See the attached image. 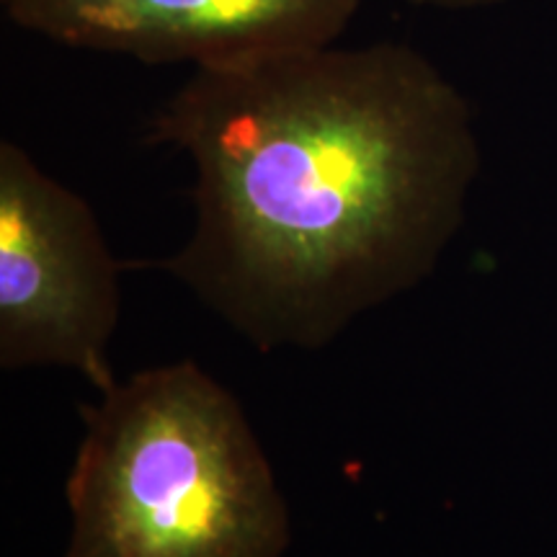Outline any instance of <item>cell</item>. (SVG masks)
<instances>
[{
  "label": "cell",
  "instance_id": "cell-1",
  "mask_svg": "<svg viewBox=\"0 0 557 557\" xmlns=\"http://www.w3.org/2000/svg\"><path fill=\"white\" fill-rule=\"evenodd\" d=\"M194 169V230L143 267L261 351L329 346L434 269L475 173L470 109L400 41L194 67L150 124Z\"/></svg>",
  "mask_w": 557,
  "mask_h": 557
},
{
  "label": "cell",
  "instance_id": "cell-2",
  "mask_svg": "<svg viewBox=\"0 0 557 557\" xmlns=\"http://www.w3.org/2000/svg\"><path fill=\"white\" fill-rule=\"evenodd\" d=\"M65 557H282L289 511L240 403L194 361L83 408Z\"/></svg>",
  "mask_w": 557,
  "mask_h": 557
},
{
  "label": "cell",
  "instance_id": "cell-3",
  "mask_svg": "<svg viewBox=\"0 0 557 557\" xmlns=\"http://www.w3.org/2000/svg\"><path fill=\"white\" fill-rule=\"evenodd\" d=\"M88 201L0 143V367H67L99 393L116 385L107 348L120 274Z\"/></svg>",
  "mask_w": 557,
  "mask_h": 557
},
{
  "label": "cell",
  "instance_id": "cell-4",
  "mask_svg": "<svg viewBox=\"0 0 557 557\" xmlns=\"http://www.w3.org/2000/svg\"><path fill=\"white\" fill-rule=\"evenodd\" d=\"M24 32L145 65H233L331 45L361 0H0Z\"/></svg>",
  "mask_w": 557,
  "mask_h": 557
},
{
  "label": "cell",
  "instance_id": "cell-5",
  "mask_svg": "<svg viewBox=\"0 0 557 557\" xmlns=\"http://www.w3.org/2000/svg\"><path fill=\"white\" fill-rule=\"evenodd\" d=\"M413 5H426V9H442V11H472V9H487V5L506 3V0H408Z\"/></svg>",
  "mask_w": 557,
  "mask_h": 557
}]
</instances>
